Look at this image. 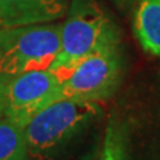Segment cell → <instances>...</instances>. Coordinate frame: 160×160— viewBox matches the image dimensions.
<instances>
[{"label":"cell","instance_id":"6da1fadb","mask_svg":"<svg viewBox=\"0 0 160 160\" xmlns=\"http://www.w3.org/2000/svg\"><path fill=\"white\" fill-rule=\"evenodd\" d=\"M102 113L99 103L60 99L24 127L29 160H59Z\"/></svg>","mask_w":160,"mask_h":160},{"label":"cell","instance_id":"7a4b0ae2","mask_svg":"<svg viewBox=\"0 0 160 160\" xmlns=\"http://www.w3.org/2000/svg\"><path fill=\"white\" fill-rule=\"evenodd\" d=\"M111 46H119V35L107 12L95 0H73L62 24L59 55L49 69H67Z\"/></svg>","mask_w":160,"mask_h":160},{"label":"cell","instance_id":"3957f363","mask_svg":"<svg viewBox=\"0 0 160 160\" xmlns=\"http://www.w3.org/2000/svg\"><path fill=\"white\" fill-rule=\"evenodd\" d=\"M62 24L0 28V73L8 82L29 71L49 69L60 51Z\"/></svg>","mask_w":160,"mask_h":160},{"label":"cell","instance_id":"277c9868","mask_svg":"<svg viewBox=\"0 0 160 160\" xmlns=\"http://www.w3.org/2000/svg\"><path fill=\"white\" fill-rule=\"evenodd\" d=\"M53 72L60 79L64 99L99 103L116 89L122 58L118 46H111L79 60L67 69Z\"/></svg>","mask_w":160,"mask_h":160},{"label":"cell","instance_id":"5b68a950","mask_svg":"<svg viewBox=\"0 0 160 160\" xmlns=\"http://www.w3.org/2000/svg\"><path fill=\"white\" fill-rule=\"evenodd\" d=\"M60 99L62 83L52 69L22 73L7 82L3 118L24 128L32 118Z\"/></svg>","mask_w":160,"mask_h":160},{"label":"cell","instance_id":"8992f818","mask_svg":"<svg viewBox=\"0 0 160 160\" xmlns=\"http://www.w3.org/2000/svg\"><path fill=\"white\" fill-rule=\"evenodd\" d=\"M67 9V0H0V28L53 23Z\"/></svg>","mask_w":160,"mask_h":160},{"label":"cell","instance_id":"52a82bcc","mask_svg":"<svg viewBox=\"0 0 160 160\" xmlns=\"http://www.w3.org/2000/svg\"><path fill=\"white\" fill-rule=\"evenodd\" d=\"M135 33L147 52L160 56V0H142L135 15Z\"/></svg>","mask_w":160,"mask_h":160},{"label":"cell","instance_id":"ba28073f","mask_svg":"<svg viewBox=\"0 0 160 160\" xmlns=\"http://www.w3.org/2000/svg\"><path fill=\"white\" fill-rule=\"evenodd\" d=\"M0 160H29L24 128L0 118Z\"/></svg>","mask_w":160,"mask_h":160},{"label":"cell","instance_id":"9c48e42d","mask_svg":"<svg viewBox=\"0 0 160 160\" xmlns=\"http://www.w3.org/2000/svg\"><path fill=\"white\" fill-rule=\"evenodd\" d=\"M98 160H124L123 139L120 131L113 124H109L107 128L103 148Z\"/></svg>","mask_w":160,"mask_h":160},{"label":"cell","instance_id":"30bf717a","mask_svg":"<svg viewBox=\"0 0 160 160\" xmlns=\"http://www.w3.org/2000/svg\"><path fill=\"white\" fill-rule=\"evenodd\" d=\"M6 86L7 80L0 73V118H3L4 113V104H6Z\"/></svg>","mask_w":160,"mask_h":160}]
</instances>
